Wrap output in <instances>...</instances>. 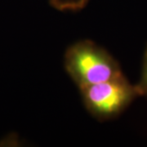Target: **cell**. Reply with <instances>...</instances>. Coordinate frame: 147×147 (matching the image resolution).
<instances>
[{
  "instance_id": "cell-1",
  "label": "cell",
  "mask_w": 147,
  "mask_h": 147,
  "mask_svg": "<svg viewBox=\"0 0 147 147\" xmlns=\"http://www.w3.org/2000/svg\"><path fill=\"white\" fill-rule=\"evenodd\" d=\"M65 68L79 89L123 75L115 59L88 40L76 42L66 50Z\"/></svg>"
},
{
  "instance_id": "cell-2",
  "label": "cell",
  "mask_w": 147,
  "mask_h": 147,
  "mask_svg": "<svg viewBox=\"0 0 147 147\" xmlns=\"http://www.w3.org/2000/svg\"><path fill=\"white\" fill-rule=\"evenodd\" d=\"M86 109L99 120H108L121 114L139 96L137 85L122 75L80 89Z\"/></svg>"
},
{
  "instance_id": "cell-3",
  "label": "cell",
  "mask_w": 147,
  "mask_h": 147,
  "mask_svg": "<svg viewBox=\"0 0 147 147\" xmlns=\"http://www.w3.org/2000/svg\"><path fill=\"white\" fill-rule=\"evenodd\" d=\"M137 88L140 96H147V46L143 56L142 77L139 84L137 85Z\"/></svg>"
}]
</instances>
